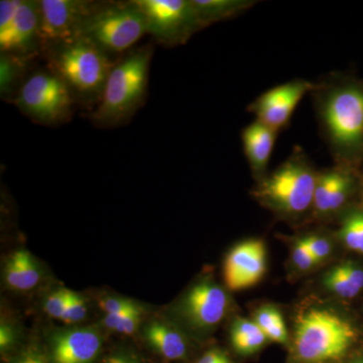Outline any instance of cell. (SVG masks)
Returning a JSON list of instances; mask_svg holds the SVG:
<instances>
[{"label":"cell","instance_id":"cell-29","mask_svg":"<svg viewBox=\"0 0 363 363\" xmlns=\"http://www.w3.org/2000/svg\"><path fill=\"white\" fill-rule=\"evenodd\" d=\"M70 291L61 288L50 294L45 302V311L50 317L61 320L65 311Z\"/></svg>","mask_w":363,"mask_h":363},{"label":"cell","instance_id":"cell-27","mask_svg":"<svg viewBox=\"0 0 363 363\" xmlns=\"http://www.w3.org/2000/svg\"><path fill=\"white\" fill-rule=\"evenodd\" d=\"M143 310L124 313V314H106L104 324L109 330L130 335L138 330L142 318Z\"/></svg>","mask_w":363,"mask_h":363},{"label":"cell","instance_id":"cell-32","mask_svg":"<svg viewBox=\"0 0 363 363\" xmlns=\"http://www.w3.org/2000/svg\"><path fill=\"white\" fill-rule=\"evenodd\" d=\"M196 363H233L226 354L218 350L207 351Z\"/></svg>","mask_w":363,"mask_h":363},{"label":"cell","instance_id":"cell-19","mask_svg":"<svg viewBox=\"0 0 363 363\" xmlns=\"http://www.w3.org/2000/svg\"><path fill=\"white\" fill-rule=\"evenodd\" d=\"M6 285L13 290L26 292L39 285L40 271L28 250H18L7 259L4 269Z\"/></svg>","mask_w":363,"mask_h":363},{"label":"cell","instance_id":"cell-22","mask_svg":"<svg viewBox=\"0 0 363 363\" xmlns=\"http://www.w3.org/2000/svg\"><path fill=\"white\" fill-rule=\"evenodd\" d=\"M336 240L350 252L363 255V208L354 204L338 219Z\"/></svg>","mask_w":363,"mask_h":363},{"label":"cell","instance_id":"cell-28","mask_svg":"<svg viewBox=\"0 0 363 363\" xmlns=\"http://www.w3.org/2000/svg\"><path fill=\"white\" fill-rule=\"evenodd\" d=\"M87 304L82 296L70 291L61 321L69 325L80 323L87 316Z\"/></svg>","mask_w":363,"mask_h":363},{"label":"cell","instance_id":"cell-20","mask_svg":"<svg viewBox=\"0 0 363 363\" xmlns=\"http://www.w3.org/2000/svg\"><path fill=\"white\" fill-rule=\"evenodd\" d=\"M255 4L253 0H192L202 28L240 16Z\"/></svg>","mask_w":363,"mask_h":363},{"label":"cell","instance_id":"cell-12","mask_svg":"<svg viewBox=\"0 0 363 363\" xmlns=\"http://www.w3.org/2000/svg\"><path fill=\"white\" fill-rule=\"evenodd\" d=\"M315 86L316 83L295 79L262 93L250 104L247 111L255 114L257 121L279 133L290 125L298 104Z\"/></svg>","mask_w":363,"mask_h":363},{"label":"cell","instance_id":"cell-8","mask_svg":"<svg viewBox=\"0 0 363 363\" xmlns=\"http://www.w3.org/2000/svg\"><path fill=\"white\" fill-rule=\"evenodd\" d=\"M16 105L26 116L45 124L61 123L70 114L71 91L52 72H39L23 83Z\"/></svg>","mask_w":363,"mask_h":363},{"label":"cell","instance_id":"cell-21","mask_svg":"<svg viewBox=\"0 0 363 363\" xmlns=\"http://www.w3.org/2000/svg\"><path fill=\"white\" fill-rule=\"evenodd\" d=\"M230 342L236 352L252 355L262 350L269 339L252 319L238 317L231 324Z\"/></svg>","mask_w":363,"mask_h":363},{"label":"cell","instance_id":"cell-18","mask_svg":"<svg viewBox=\"0 0 363 363\" xmlns=\"http://www.w3.org/2000/svg\"><path fill=\"white\" fill-rule=\"evenodd\" d=\"M145 337L157 352L168 359H181L187 354L185 335L174 324L155 321L145 329Z\"/></svg>","mask_w":363,"mask_h":363},{"label":"cell","instance_id":"cell-23","mask_svg":"<svg viewBox=\"0 0 363 363\" xmlns=\"http://www.w3.org/2000/svg\"><path fill=\"white\" fill-rule=\"evenodd\" d=\"M252 319L272 342L290 343V334L281 312L274 305H262L253 313Z\"/></svg>","mask_w":363,"mask_h":363},{"label":"cell","instance_id":"cell-17","mask_svg":"<svg viewBox=\"0 0 363 363\" xmlns=\"http://www.w3.org/2000/svg\"><path fill=\"white\" fill-rule=\"evenodd\" d=\"M279 133L255 119L241 131L243 150L257 183L267 175V167Z\"/></svg>","mask_w":363,"mask_h":363},{"label":"cell","instance_id":"cell-7","mask_svg":"<svg viewBox=\"0 0 363 363\" xmlns=\"http://www.w3.org/2000/svg\"><path fill=\"white\" fill-rule=\"evenodd\" d=\"M147 33L145 16L135 2L95 9L83 23L79 37L105 52L126 51Z\"/></svg>","mask_w":363,"mask_h":363},{"label":"cell","instance_id":"cell-10","mask_svg":"<svg viewBox=\"0 0 363 363\" xmlns=\"http://www.w3.org/2000/svg\"><path fill=\"white\" fill-rule=\"evenodd\" d=\"M362 176L360 169L339 164L318 172L311 220H338L348 208L355 204L354 199L360 193Z\"/></svg>","mask_w":363,"mask_h":363},{"label":"cell","instance_id":"cell-30","mask_svg":"<svg viewBox=\"0 0 363 363\" xmlns=\"http://www.w3.org/2000/svg\"><path fill=\"white\" fill-rule=\"evenodd\" d=\"M99 306L106 314H124V313L143 310L142 307L135 301L118 297L105 298L100 301Z\"/></svg>","mask_w":363,"mask_h":363},{"label":"cell","instance_id":"cell-11","mask_svg":"<svg viewBox=\"0 0 363 363\" xmlns=\"http://www.w3.org/2000/svg\"><path fill=\"white\" fill-rule=\"evenodd\" d=\"M95 11L92 4L80 0L40 1L39 40L43 44H63L80 35L81 28Z\"/></svg>","mask_w":363,"mask_h":363},{"label":"cell","instance_id":"cell-13","mask_svg":"<svg viewBox=\"0 0 363 363\" xmlns=\"http://www.w3.org/2000/svg\"><path fill=\"white\" fill-rule=\"evenodd\" d=\"M267 245L260 238L240 241L227 253L223 277L229 290L252 288L264 278L267 266Z\"/></svg>","mask_w":363,"mask_h":363},{"label":"cell","instance_id":"cell-25","mask_svg":"<svg viewBox=\"0 0 363 363\" xmlns=\"http://www.w3.org/2000/svg\"><path fill=\"white\" fill-rule=\"evenodd\" d=\"M302 236L319 267L331 260L336 250L335 235L331 236L325 231L315 230L302 234Z\"/></svg>","mask_w":363,"mask_h":363},{"label":"cell","instance_id":"cell-14","mask_svg":"<svg viewBox=\"0 0 363 363\" xmlns=\"http://www.w3.org/2000/svg\"><path fill=\"white\" fill-rule=\"evenodd\" d=\"M54 363H91L101 350L102 338L93 327L63 329L51 336Z\"/></svg>","mask_w":363,"mask_h":363},{"label":"cell","instance_id":"cell-36","mask_svg":"<svg viewBox=\"0 0 363 363\" xmlns=\"http://www.w3.org/2000/svg\"><path fill=\"white\" fill-rule=\"evenodd\" d=\"M359 196H360V199H362V206L363 208V174H362V186H360V193H359Z\"/></svg>","mask_w":363,"mask_h":363},{"label":"cell","instance_id":"cell-3","mask_svg":"<svg viewBox=\"0 0 363 363\" xmlns=\"http://www.w3.org/2000/svg\"><path fill=\"white\" fill-rule=\"evenodd\" d=\"M318 172L305 150L295 147L286 161L257 183L252 196L281 220H311Z\"/></svg>","mask_w":363,"mask_h":363},{"label":"cell","instance_id":"cell-5","mask_svg":"<svg viewBox=\"0 0 363 363\" xmlns=\"http://www.w3.org/2000/svg\"><path fill=\"white\" fill-rule=\"evenodd\" d=\"M51 67L52 73L61 78L70 91L86 98H101L113 68L106 52L83 37L59 44L52 54Z\"/></svg>","mask_w":363,"mask_h":363},{"label":"cell","instance_id":"cell-33","mask_svg":"<svg viewBox=\"0 0 363 363\" xmlns=\"http://www.w3.org/2000/svg\"><path fill=\"white\" fill-rule=\"evenodd\" d=\"M14 341V333L13 327L6 323L1 324L0 328V347L1 350H6Z\"/></svg>","mask_w":363,"mask_h":363},{"label":"cell","instance_id":"cell-31","mask_svg":"<svg viewBox=\"0 0 363 363\" xmlns=\"http://www.w3.org/2000/svg\"><path fill=\"white\" fill-rule=\"evenodd\" d=\"M23 0H1L0 2V35L9 30Z\"/></svg>","mask_w":363,"mask_h":363},{"label":"cell","instance_id":"cell-16","mask_svg":"<svg viewBox=\"0 0 363 363\" xmlns=\"http://www.w3.org/2000/svg\"><path fill=\"white\" fill-rule=\"evenodd\" d=\"M320 288L334 300H355L363 294V262L347 259L333 264L322 274Z\"/></svg>","mask_w":363,"mask_h":363},{"label":"cell","instance_id":"cell-26","mask_svg":"<svg viewBox=\"0 0 363 363\" xmlns=\"http://www.w3.org/2000/svg\"><path fill=\"white\" fill-rule=\"evenodd\" d=\"M290 267L294 274L306 276L315 271L319 264L308 250L303 236H296L290 241Z\"/></svg>","mask_w":363,"mask_h":363},{"label":"cell","instance_id":"cell-35","mask_svg":"<svg viewBox=\"0 0 363 363\" xmlns=\"http://www.w3.org/2000/svg\"><path fill=\"white\" fill-rule=\"evenodd\" d=\"M107 363H131L128 362V359H125V358L123 357H113L111 358V359L107 362Z\"/></svg>","mask_w":363,"mask_h":363},{"label":"cell","instance_id":"cell-2","mask_svg":"<svg viewBox=\"0 0 363 363\" xmlns=\"http://www.w3.org/2000/svg\"><path fill=\"white\" fill-rule=\"evenodd\" d=\"M358 327L335 305H306L294 319V357L300 363H335L357 343Z\"/></svg>","mask_w":363,"mask_h":363},{"label":"cell","instance_id":"cell-24","mask_svg":"<svg viewBox=\"0 0 363 363\" xmlns=\"http://www.w3.org/2000/svg\"><path fill=\"white\" fill-rule=\"evenodd\" d=\"M25 70V60L20 55L1 52L0 57V94L6 99L13 94L14 88Z\"/></svg>","mask_w":363,"mask_h":363},{"label":"cell","instance_id":"cell-9","mask_svg":"<svg viewBox=\"0 0 363 363\" xmlns=\"http://www.w3.org/2000/svg\"><path fill=\"white\" fill-rule=\"evenodd\" d=\"M147 23V33L162 44L183 45L202 30L192 0H135Z\"/></svg>","mask_w":363,"mask_h":363},{"label":"cell","instance_id":"cell-4","mask_svg":"<svg viewBox=\"0 0 363 363\" xmlns=\"http://www.w3.org/2000/svg\"><path fill=\"white\" fill-rule=\"evenodd\" d=\"M152 50H138L112 68L92 118L99 125L123 123L142 104L147 90Z\"/></svg>","mask_w":363,"mask_h":363},{"label":"cell","instance_id":"cell-15","mask_svg":"<svg viewBox=\"0 0 363 363\" xmlns=\"http://www.w3.org/2000/svg\"><path fill=\"white\" fill-rule=\"evenodd\" d=\"M40 2L23 0L13 25L0 35V50L7 54H30L39 40Z\"/></svg>","mask_w":363,"mask_h":363},{"label":"cell","instance_id":"cell-6","mask_svg":"<svg viewBox=\"0 0 363 363\" xmlns=\"http://www.w3.org/2000/svg\"><path fill=\"white\" fill-rule=\"evenodd\" d=\"M231 298L212 277L195 281L171 309L173 324L183 333L201 338L216 330L230 312Z\"/></svg>","mask_w":363,"mask_h":363},{"label":"cell","instance_id":"cell-37","mask_svg":"<svg viewBox=\"0 0 363 363\" xmlns=\"http://www.w3.org/2000/svg\"><path fill=\"white\" fill-rule=\"evenodd\" d=\"M350 363H363V357L355 358V359H353L352 362Z\"/></svg>","mask_w":363,"mask_h":363},{"label":"cell","instance_id":"cell-1","mask_svg":"<svg viewBox=\"0 0 363 363\" xmlns=\"http://www.w3.org/2000/svg\"><path fill=\"white\" fill-rule=\"evenodd\" d=\"M320 131L335 164L360 169L363 164V82L350 76H328L311 92Z\"/></svg>","mask_w":363,"mask_h":363},{"label":"cell","instance_id":"cell-34","mask_svg":"<svg viewBox=\"0 0 363 363\" xmlns=\"http://www.w3.org/2000/svg\"><path fill=\"white\" fill-rule=\"evenodd\" d=\"M16 363H45L44 360L39 357V355L35 354V353H26L23 355L21 359Z\"/></svg>","mask_w":363,"mask_h":363}]
</instances>
